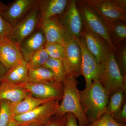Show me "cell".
<instances>
[{"label": "cell", "mask_w": 126, "mask_h": 126, "mask_svg": "<svg viewBox=\"0 0 126 126\" xmlns=\"http://www.w3.org/2000/svg\"><path fill=\"white\" fill-rule=\"evenodd\" d=\"M82 108L90 123L106 114L110 96L99 80H94L91 86L79 90Z\"/></svg>", "instance_id": "cell-1"}, {"label": "cell", "mask_w": 126, "mask_h": 126, "mask_svg": "<svg viewBox=\"0 0 126 126\" xmlns=\"http://www.w3.org/2000/svg\"><path fill=\"white\" fill-rule=\"evenodd\" d=\"M77 77L67 75L63 83V95L60 104L57 115H63L71 113L77 117L79 126H87L90 124L82 108L79 90L77 86L78 82Z\"/></svg>", "instance_id": "cell-2"}, {"label": "cell", "mask_w": 126, "mask_h": 126, "mask_svg": "<svg viewBox=\"0 0 126 126\" xmlns=\"http://www.w3.org/2000/svg\"><path fill=\"white\" fill-rule=\"evenodd\" d=\"M99 81L110 96L115 92L126 91V77L122 75L115 59L114 50L107 45L103 63L99 66Z\"/></svg>", "instance_id": "cell-3"}, {"label": "cell", "mask_w": 126, "mask_h": 126, "mask_svg": "<svg viewBox=\"0 0 126 126\" xmlns=\"http://www.w3.org/2000/svg\"><path fill=\"white\" fill-rule=\"evenodd\" d=\"M106 23L126 21V0H82Z\"/></svg>", "instance_id": "cell-4"}, {"label": "cell", "mask_w": 126, "mask_h": 126, "mask_svg": "<svg viewBox=\"0 0 126 126\" xmlns=\"http://www.w3.org/2000/svg\"><path fill=\"white\" fill-rule=\"evenodd\" d=\"M40 19L39 1L35 7L14 26L9 40L19 46L23 40L39 28Z\"/></svg>", "instance_id": "cell-5"}, {"label": "cell", "mask_w": 126, "mask_h": 126, "mask_svg": "<svg viewBox=\"0 0 126 126\" xmlns=\"http://www.w3.org/2000/svg\"><path fill=\"white\" fill-rule=\"evenodd\" d=\"M77 4L83 24L91 31L103 39L115 50V47L110 38L107 26L103 20L82 0H77Z\"/></svg>", "instance_id": "cell-6"}, {"label": "cell", "mask_w": 126, "mask_h": 126, "mask_svg": "<svg viewBox=\"0 0 126 126\" xmlns=\"http://www.w3.org/2000/svg\"><path fill=\"white\" fill-rule=\"evenodd\" d=\"M59 101L55 99L46 102L29 112L15 116L14 120L18 126L33 122L46 124L53 116L58 115Z\"/></svg>", "instance_id": "cell-7"}, {"label": "cell", "mask_w": 126, "mask_h": 126, "mask_svg": "<svg viewBox=\"0 0 126 126\" xmlns=\"http://www.w3.org/2000/svg\"><path fill=\"white\" fill-rule=\"evenodd\" d=\"M63 47L65 56L63 63L66 74L73 75L77 77L80 76L82 58L80 46L74 37L67 33Z\"/></svg>", "instance_id": "cell-8"}, {"label": "cell", "mask_w": 126, "mask_h": 126, "mask_svg": "<svg viewBox=\"0 0 126 126\" xmlns=\"http://www.w3.org/2000/svg\"><path fill=\"white\" fill-rule=\"evenodd\" d=\"M80 46L82 53L80 73L85 79L86 88L91 86L93 81L99 80L100 67L98 63L86 47L82 38H75Z\"/></svg>", "instance_id": "cell-9"}, {"label": "cell", "mask_w": 126, "mask_h": 126, "mask_svg": "<svg viewBox=\"0 0 126 126\" xmlns=\"http://www.w3.org/2000/svg\"><path fill=\"white\" fill-rule=\"evenodd\" d=\"M58 18L67 33L75 38H81L83 22L76 0H69L65 11Z\"/></svg>", "instance_id": "cell-10"}, {"label": "cell", "mask_w": 126, "mask_h": 126, "mask_svg": "<svg viewBox=\"0 0 126 126\" xmlns=\"http://www.w3.org/2000/svg\"><path fill=\"white\" fill-rule=\"evenodd\" d=\"M27 90L32 96L38 99L62 100L63 95V84L55 82L51 84L27 82L18 85Z\"/></svg>", "instance_id": "cell-11"}, {"label": "cell", "mask_w": 126, "mask_h": 126, "mask_svg": "<svg viewBox=\"0 0 126 126\" xmlns=\"http://www.w3.org/2000/svg\"><path fill=\"white\" fill-rule=\"evenodd\" d=\"M37 0H16L1 12L7 21L15 26L38 4Z\"/></svg>", "instance_id": "cell-12"}, {"label": "cell", "mask_w": 126, "mask_h": 126, "mask_svg": "<svg viewBox=\"0 0 126 126\" xmlns=\"http://www.w3.org/2000/svg\"><path fill=\"white\" fill-rule=\"evenodd\" d=\"M58 16L40 21L39 26L43 31L46 43L58 44L63 46L67 32L60 22Z\"/></svg>", "instance_id": "cell-13"}, {"label": "cell", "mask_w": 126, "mask_h": 126, "mask_svg": "<svg viewBox=\"0 0 126 126\" xmlns=\"http://www.w3.org/2000/svg\"><path fill=\"white\" fill-rule=\"evenodd\" d=\"M81 37L84 40L87 48L94 56L100 66L103 62L106 46L108 45L107 43L83 24Z\"/></svg>", "instance_id": "cell-14"}, {"label": "cell", "mask_w": 126, "mask_h": 126, "mask_svg": "<svg viewBox=\"0 0 126 126\" xmlns=\"http://www.w3.org/2000/svg\"><path fill=\"white\" fill-rule=\"evenodd\" d=\"M46 43L43 31L39 27L23 40L19 46L23 59L28 62L35 53L43 48Z\"/></svg>", "instance_id": "cell-15"}, {"label": "cell", "mask_w": 126, "mask_h": 126, "mask_svg": "<svg viewBox=\"0 0 126 126\" xmlns=\"http://www.w3.org/2000/svg\"><path fill=\"white\" fill-rule=\"evenodd\" d=\"M23 59L18 45L9 40L0 42V60L8 71Z\"/></svg>", "instance_id": "cell-16"}, {"label": "cell", "mask_w": 126, "mask_h": 126, "mask_svg": "<svg viewBox=\"0 0 126 126\" xmlns=\"http://www.w3.org/2000/svg\"><path fill=\"white\" fill-rule=\"evenodd\" d=\"M68 1V0H39L40 21L47 20L63 14L67 7Z\"/></svg>", "instance_id": "cell-17"}, {"label": "cell", "mask_w": 126, "mask_h": 126, "mask_svg": "<svg viewBox=\"0 0 126 126\" xmlns=\"http://www.w3.org/2000/svg\"><path fill=\"white\" fill-rule=\"evenodd\" d=\"M31 94L18 85L1 83L0 84V101L5 100L17 103Z\"/></svg>", "instance_id": "cell-18"}, {"label": "cell", "mask_w": 126, "mask_h": 126, "mask_svg": "<svg viewBox=\"0 0 126 126\" xmlns=\"http://www.w3.org/2000/svg\"><path fill=\"white\" fill-rule=\"evenodd\" d=\"M28 70L27 62L23 59L8 71L1 79L0 83L19 85L28 82Z\"/></svg>", "instance_id": "cell-19"}, {"label": "cell", "mask_w": 126, "mask_h": 126, "mask_svg": "<svg viewBox=\"0 0 126 126\" xmlns=\"http://www.w3.org/2000/svg\"><path fill=\"white\" fill-rule=\"evenodd\" d=\"M53 99H38L31 95L17 103L10 102L12 117L14 118L15 116L29 112L43 104Z\"/></svg>", "instance_id": "cell-20"}, {"label": "cell", "mask_w": 126, "mask_h": 126, "mask_svg": "<svg viewBox=\"0 0 126 126\" xmlns=\"http://www.w3.org/2000/svg\"><path fill=\"white\" fill-rule=\"evenodd\" d=\"M28 77V82L31 83L51 84L58 82L52 70L43 67L29 69Z\"/></svg>", "instance_id": "cell-21"}, {"label": "cell", "mask_w": 126, "mask_h": 126, "mask_svg": "<svg viewBox=\"0 0 126 126\" xmlns=\"http://www.w3.org/2000/svg\"><path fill=\"white\" fill-rule=\"evenodd\" d=\"M107 26L109 36L112 44L115 46L126 43V22L116 20L105 23Z\"/></svg>", "instance_id": "cell-22"}, {"label": "cell", "mask_w": 126, "mask_h": 126, "mask_svg": "<svg viewBox=\"0 0 126 126\" xmlns=\"http://www.w3.org/2000/svg\"><path fill=\"white\" fill-rule=\"evenodd\" d=\"M124 93L122 90H118L111 95L110 98L106 113L110 115L114 119L117 116L123 105Z\"/></svg>", "instance_id": "cell-23"}, {"label": "cell", "mask_w": 126, "mask_h": 126, "mask_svg": "<svg viewBox=\"0 0 126 126\" xmlns=\"http://www.w3.org/2000/svg\"><path fill=\"white\" fill-rule=\"evenodd\" d=\"M43 67L52 70L55 75L58 82L63 83L67 74L63 63L62 60L49 58Z\"/></svg>", "instance_id": "cell-24"}, {"label": "cell", "mask_w": 126, "mask_h": 126, "mask_svg": "<svg viewBox=\"0 0 126 126\" xmlns=\"http://www.w3.org/2000/svg\"><path fill=\"white\" fill-rule=\"evenodd\" d=\"M115 59L120 71L124 77H126V43L117 45L114 50Z\"/></svg>", "instance_id": "cell-25"}, {"label": "cell", "mask_w": 126, "mask_h": 126, "mask_svg": "<svg viewBox=\"0 0 126 126\" xmlns=\"http://www.w3.org/2000/svg\"><path fill=\"white\" fill-rule=\"evenodd\" d=\"M49 58L44 48L41 49L35 53L27 62L29 69L43 67Z\"/></svg>", "instance_id": "cell-26"}, {"label": "cell", "mask_w": 126, "mask_h": 126, "mask_svg": "<svg viewBox=\"0 0 126 126\" xmlns=\"http://www.w3.org/2000/svg\"><path fill=\"white\" fill-rule=\"evenodd\" d=\"M10 102L7 100L0 101V126H7L12 119Z\"/></svg>", "instance_id": "cell-27"}, {"label": "cell", "mask_w": 126, "mask_h": 126, "mask_svg": "<svg viewBox=\"0 0 126 126\" xmlns=\"http://www.w3.org/2000/svg\"><path fill=\"white\" fill-rule=\"evenodd\" d=\"M49 58L64 60L65 51L63 46L58 44L46 43L44 47Z\"/></svg>", "instance_id": "cell-28"}, {"label": "cell", "mask_w": 126, "mask_h": 126, "mask_svg": "<svg viewBox=\"0 0 126 126\" xmlns=\"http://www.w3.org/2000/svg\"><path fill=\"white\" fill-rule=\"evenodd\" d=\"M14 26L6 20L0 11V42L9 40Z\"/></svg>", "instance_id": "cell-29"}, {"label": "cell", "mask_w": 126, "mask_h": 126, "mask_svg": "<svg viewBox=\"0 0 126 126\" xmlns=\"http://www.w3.org/2000/svg\"><path fill=\"white\" fill-rule=\"evenodd\" d=\"M87 126H126L123 123L117 121L109 114H106Z\"/></svg>", "instance_id": "cell-30"}, {"label": "cell", "mask_w": 126, "mask_h": 126, "mask_svg": "<svg viewBox=\"0 0 126 126\" xmlns=\"http://www.w3.org/2000/svg\"><path fill=\"white\" fill-rule=\"evenodd\" d=\"M67 114L63 115H56L55 117H52L45 126H66Z\"/></svg>", "instance_id": "cell-31"}, {"label": "cell", "mask_w": 126, "mask_h": 126, "mask_svg": "<svg viewBox=\"0 0 126 126\" xmlns=\"http://www.w3.org/2000/svg\"><path fill=\"white\" fill-rule=\"evenodd\" d=\"M117 121L121 122H126V103L124 102L120 111L116 117L115 118Z\"/></svg>", "instance_id": "cell-32"}, {"label": "cell", "mask_w": 126, "mask_h": 126, "mask_svg": "<svg viewBox=\"0 0 126 126\" xmlns=\"http://www.w3.org/2000/svg\"><path fill=\"white\" fill-rule=\"evenodd\" d=\"M67 120L66 126H78L77 122V118L75 116L71 113H68Z\"/></svg>", "instance_id": "cell-33"}, {"label": "cell", "mask_w": 126, "mask_h": 126, "mask_svg": "<svg viewBox=\"0 0 126 126\" xmlns=\"http://www.w3.org/2000/svg\"><path fill=\"white\" fill-rule=\"evenodd\" d=\"M8 72L7 68L0 60V84L1 79L5 77Z\"/></svg>", "instance_id": "cell-34"}, {"label": "cell", "mask_w": 126, "mask_h": 126, "mask_svg": "<svg viewBox=\"0 0 126 126\" xmlns=\"http://www.w3.org/2000/svg\"><path fill=\"white\" fill-rule=\"evenodd\" d=\"M46 124L39 122H33L27 124H21L18 126H45Z\"/></svg>", "instance_id": "cell-35"}, {"label": "cell", "mask_w": 126, "mask_h": 126, "mask_svg": "<svg viewBox=\"0 0 126 126\" xmlns=\"http://www.w3.org/2000/svg\"><path fill=\"white\" fill-rule=\"evenodd\" d=\"M18 124H17V123L14 120V118L12 119L10 122L9 123V124H8L7 126H18Z\"/></svg>", "instance_id": "cell-36"}, {"label": "cell", "mask_w": 126, "mask_h": 126, "mask_svg": "<svg viewBox=\"0 0 126 126\" xmlns=\"http://www.w3.org/2000/svg\"><path fill=\"white\" fill-rule=\"evenodd\" d=\"M6 7H7L6 5L2 4V2L0 1V11L1 12L3 11L5 9Z\"/></svg>", "instance_id": "cell-37"}]
</instances>
